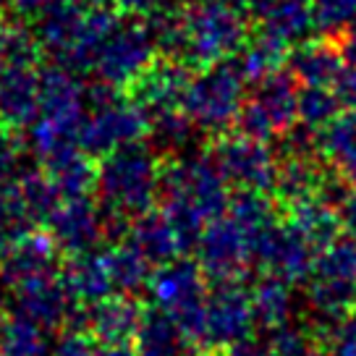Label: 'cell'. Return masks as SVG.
I'll return each mask as SVG.
<instances>
[{
  "mask_svg": "<svg viewBox=\"0 0 356 356\" xmlns=\"http://www.w3.org/2000/svg\"><path fill=\"white\" fill-rule=\"evenodd\" d=\"M228 186L210 155H178L163 165L160 210L176 225L186 252L197 246L204 225L228 212L234 197Z\"/></svg>",
  "mask_w": 356,
  "mask_h": 356,
  "instance_id": "cell-1",
  "label": "cell"
},
{
  "mask_svg": "<svg viewBox=\"0 0 356 356\" xmlns=\"http://www.w3.org/2000/svg\"><path fill=\"white\" fill-rule=\"evenodd\" d=\"M163 189V163L147 145L123 147L97 165V194L105 215L134 220L155 210Z\"/></svg>",
  "mask_w": 356,
  "mask_h": 356,
  "instance_id": "cell-2",
  "label": "cell"
},
{
  "mask_svg": "<svg viewBox=\"0 0 356 356\" xmlns=\"http://www.w3.org/2000/svg\"><path fill=\"white\" fill-rule=\"evenodd\" d=\"M307 304L314 333L325 348L327 335L354 317L356 309V238L341 236L314 259L307 280Z\"/></svg>",
  "mask_w": 356,
  "mask_h": 356,
  "instance_id": "cell-3",
  "label": "cell"
},
{
  "mask_svg": "<svg viewBox=\"0 0 356 356\" xmlns=\"http://www.w3.org/2000/svg\"><path fill=\"white\" fill-rule=\"evenodd\" d=\"M152 307L163 309L194 348H207V278L197 259L178 257L155 267L149 280Z\"/></svg>",
  "mask_w": 356,
  "mask_h": 356,
  "instance_id": "cell-4",
  "label": "cell"
},
{
  "mask_svg": "<svg viewBox=\"0 0 356 356\" xmlns=\"http://www.w3.org/2000/svg\"><path fill=\"white\" fill-rule=\"evenodd\" d=\"M149 136V115L136 102L115 97V89L97 87L89 92V113L79 129V147L89 157H108L123 147L142 145Z\"/></svg>",
  "mask_w": 356,
  "mask_h": 356,
  "instance_id": "cell-5",
  "label": "cell"
},
{
  "mask_svg": "<svg viewBox=\"0 0 356 356\" xmlns=\"http://www.w3.org/2000/svg\"><path fill=\"white\" fill-rule=\"evenodd\" d=\"M186 22V42H184V63L197 66H218L228 58L238 56V50L249 40V24L244 11L202 0L184 8Z\"/></svg>",
  "mask_w": 356,
  "mask_h": 356,
  "instance_id": "cell-6",
  "label": "cell"
},
{
  "mask_svg": "<svg viewBox=\"0 0 356 356\" xmlns=\"http://www.w3.org/2000/svg\"><path fill=\"white\" fill-rule=\"evenodd\" d=\"M246 81L241 79L234 63H218V66L202 68L184 95V113L197 126V131L222 134L236 126L238 113L246 102Z\"/></svg>",
  "mask_w": 356,
  "mask_h": 356,
  "instance_id": "cell-7",
  "label": "cell"
},
{
  "mask_svg": "<svg viewBox=\"0 0 356 356\" xmlns=\"http://www.w3.org/2000/svg\"><path fill=\"white\" fill-rule=\"evenodd\" d=\"M299 81L291 76V71H278L259 81L238 113V134L267 142L278 134L286 136L293 131L299 123Z\"/></svg>",
  "mask_w": 356,
  "mask_h": 356,
  "instance_id": "cell-8",
  "label": "cell"
},
{
  "mask_svg": "<svg viewBox=\"0 0 356 356\" xmlns=\"http://www.w3.org/2000/svg\"><path fill=\"white\" fill-rule=\"evenodd\" d=\"M155 56L157 44L147 24H139L134 19L123 24L118 22L108 42L102 44L92 74L100 79L102 87H111L115 92L131 89L157 60Z\"/></svg>",
  "mask_w": 356,
  "mask_h": 356,
  "instance_id": "cell-9",
  "label": "cell"
},
{
  "mask_svg": "<svg viewBox=\"0 0 356 356\" xmlns=\"http://www.w3.org/2000/svg\"><path fill=\"white\" fill-rule=\"evenodd\" d=\"M210 157L222 178L236 189L267 191L275 186L280 160L262 139L246 134H222L212 147Z\"/></svg>",
  "mask_w": 356,
  "mask_h": 356,
  "instance_id": "cell-10",
  "label": "cell"
},
{
  "mask_svg": "<svg viewBox=\"0 0 356 356\" xmlns=\"http://www.w3.org/2000/svg\"><path fill=\"white\" fill-rule=\"evenodd\" d=\"M194 254L207 280L234 283L246 278L254 262V244L228 215H222L210 225H204L194 246Z\"/></svg>",
  "mask_w": 356,
  "mask_h": 356,
  "instance_id": "cell-11",
  "label": "cell"
},
{
  "mask_svg": "<svg viewBox=\"0 0 356 356\" xmlns=\"http://www.w3.org/2000/svg\"><path fill=\"white\" fill-rule=\"evenodd\" d=\"M50 238L56 241L60 254L76 257L100 249L108 236V215L92 197H68L44 220Z\"/></svg>",
  "mask_w": 356,
  "mask_h": 356,
  "instance_id": "cell-12",
  "label": "cell"
},
{
  "mask_svg": "<svg viewBox=\"0 0 356 356\" xmlns=\"http://www.w3.org/2000/svg\"><path fill=\"white\" fill-rule=\"evenodd\" d=\"M257 327L244 280L215 283L207 296V351H228L252 338Z\"/></svg>",
  "mask_w": 356,
  "mask_h": 356,
  "instance_id": "cell-13",
  "label": "cell"
},
{
  "mask_svg": "<svg viewBox=\"0 0 356 356\" xmlns=\"http://www.w3.org/2000/svg\"><path fill=\"white\" fill-rule=\"evenodd\" d=\"M314 259L317 252L289 218L267 228L254 241V262L265 270V275L289 280L291 286L309 280Z\"/></svg>",
  "mask_w": 356,
  "mask_h": 356,
  "instance_id": "cell-14",
  "label": "cell"
},
{
  "mask_svg": "<svg viewBox=\"0 0 356 356\" xmlns=\"http://www.w3.org/2000/svg\"><path fill=\"white\" fill-rule=\"evenodd\" d=\"M13 291V304L19 314L29 317L32 323L42 325L44 330H66L74 327L79 320V314L84 307H79L71 291L63 283L60 270L42 275V278L26 280L22 286H16Z\"/></svg>",
  "mask_w": 356,
  "mask_h": 356,
  "instance_id": "cell-15",
  "label": "cell"
},
{
  "mask_svg": "<svg viewBox=\"0 0 356 356\" xmlns=\"http://www.w3.org/2000/svg\"><path fill=\"white\" fill-rule=\"evenodd\" d=\"M89 113V92L81 87L74 71L50 66L40 74V115L37 121L58 131L79 136V129Z\"/></svg>",
  "mask_w": 356,
  "mask_h": 356,
  "instance_id": "cell-16",
  "label": "cell"
},
{
  "mask_svg": "<svg viewBox=\"0 0 356 356\" xmlns=\"http://www.w3.org/2000/svg\"><path fill=\"white\" fill-rule=\"evenodd\" d=\"M58 270H60V249L47 231L26 234L0 259V278L8 289H16L26 280L42 278Z\"/></svg>",
  "mask_w": 356,
  "mask_h": 356,
  "instance_id": "cell-17",
  "label": "cell"
},
{
  "mask_svg": "<svg viewBox=\"0 0 356 356\" xmlns=\"http://www.w3.org/2000/svg\"><path fill=\"white\" fill-rule=\"evenodd\" d=\"M191 84V74L184 60L163 58L155 60L145 76L134 84V102L152 115L157 111H170L184 105V95Z\"/></svg>",
  "mask_w": 356,
  "mask_h": 356,
  "instance_id": "cell-18",
  "label": "cell"
},
{
  "mask_svg": "<svg viewBox=\"0 0 356 356\" xmlns=\"http://www.w3.org/2000/svg\"><path fill=\"white\" fill-rule=\"evenodd\" d=\"M145 307L134 296L113 293L84 309V330L97 343H131L142 325Z\"/></svg>",
  "mask_w": 356,
  "mask_h": 356,
  "instance_id": "cell-19",
  "label": "cell"
},
{
  "mask_svg": "<svg viewBox=\"0 0 356 356\" xmlns=\"http://www.w3.org/2000/svg\"><path fill=\"white\" fill-rule=\"evenodd\" d=\"M40 115V74L34 68H0V129L22 131Z\"/></svg>",
  "mask_w": 356,
  "mask_h": 356,
  "instance_id": "cell-20",
  "label": "cell"
},
{
  "mask_svg": "<svg viewBox=\"0 0 356 356\" xmlns=\"http://www.w3.org/2000/svg\"><path fill=\"white\" fill-rule=\"evenodd\" d=\"M346 68L341 44L333 40H304L289 56L291 76L301 87H335V81Z\"/></svg>",
  "mask_w": 356,
  "mask_h": 356,
  "instance_id": "cell-21",
  "label": "cell"
},
{
  "mask_svg": "<svg viewBox=\"0 0 356 356\" xmlns=\"http://www.w3.org/2000/svg\"><path fill=\"white\" fill-rule=\"evenodd\" d=\"M84 16H87V8L74 0H56L40 16H34L37 19V26H34L37 42L42 47V53L56 58L58 66L66 60L71 47L76 44Z\"/></svg>",
  "mask_w": 356,
  "mask_h": 356,
  "instance_id": "cell-22",
  "label": "cell"
},
{
  "mask_svg": "<svg viewBox=\"0 0 356 356\" xmlns=\"http://www.w3.org/2000/svg\"><path fill=\"white\" fill-rule=\"evenodd\" d=\"M249 13L262 32L286 44L304 42L314 26L312 0H249Z\"/></svg>",
  "mask_w": 356,
  "mask_h": 356,
  "instance_id": "cell-23",
  "label": "cell"
},
{
  "mask_svg": "<svg viewBox=\"0 0 356 356\" xmlns=\"http://www.w3.org/2000/svg\"><path fill=\"white\" fill-rule=\"evenodd\" d=\"M60 275L79 307H92V304L113 296V291H115L111 267H108V254L102 249L68 257Z\"/></svg>",
  "mask_w": 356,
  "mask_h": 356,
  "instance_id": "cell-24",
  "label": "cell"
},
{
  "mask_svg": "<svg viewBox=\"0 0 356 356\" xmlns=\"http://www.w3.org/2000/svg\"><path fill=\"white\" fill-rule=\"evenodd\" d=\"M126 238L155 267L168 265L178 257H184V252H186L176 225L168 220V215L163 210H149L139 218H134Z\"/></svg>",
  "mask_w": 356,
  "mask_h": 356,
  "instance_id": "cell-25",
  "label": "cell"
},
{
  "mask_svg": "<svg viewBox=\"0 0 356 356\" xmlns=\"http://www.w3.org/2000/svg\"><path fill=\"white\" fill-rule=\"evenodd\" d=\"M330 176V170L317 165L312 155H283L278 163V176H275V200L291 210L296 204H304L309 200L323 197V186Z\"/></svg>",
  "mask_w": 356,
  "mask_h": 356,
  "instance_id": "cell-26",
  "label": "cell"
},
{
  "mask_svg": "<svg viewBox=\"0 0 356 356\" xmlns=\"http://www.w3.org/2000/svg\"><path fill=\"white\" fill-rule=\"evenodd\" d=\"M314 149L333 165L343 184L356 191V111L341 113L314 136Z\"/></svg>",
  "mask_w": 356,
  "mask_h": 356,
  "instance_id": "cell-27",
  "label": "cell"
},
{
  "mask_svg": "<svg viewBox=\"0 0 356 356\" xmlns=\"http://www.w3.org/2000/svg\"><path fill=\"white\" fill-rule=\"evenodd\" d=\"M136 356H191L194 346L184 338L178 325L157 307H145L142 325L134 338Z\"/></svg>",
  "mask_w": 356,
  "mask_h": 356,
  "instance_id": "cell-28",
  "label": "cell"
},
{
  "mask_svg": "<svg viewBox=\"0 0 356 356\" xmlns=\"http://www.w3.org/2000/svg\"><path fill=\"white\" fill-rule=\"evenodd\" d=\"M6 197L26 212V218L37 225L50 218V212L58 207V202L63 200L58 191L56 181L47 176V170H24L13 184L3 186Z\"/></svg>",
  "mask_w": 356,
  "mask_h": 356,
  "instance_id": "cell-29",
  "label": "cell"
},
{
  "mask_svg": "<svg viewBox=\"0 0 356 356\" xmlns=\"http://www.w3.org/2000/svg\"><path fill=\"white\" fill-rule=\"evenodd\" d=\"M249 296H252V312H254L257 327H262L265 333L291 323L296 299H293V286L289 280L275 278V275H262L249 289Z\"/></svg>",
  "mask_w": 356,
  "mask_h": 356,
  "instance_id": "cell-30",
  "label": "cell"
},
{
  "mask_svg": "<svg viewBox=\"0 0 356 356\" xmlns=\"http://www.w3.org/2000/svg\"><path fill=\"white\" fill-rule=\"evenodd\" d=\"M289 220L299 228V234L309 241V246L320 254L325 246H330L335 238H341L343 220L335 204L325 202L323 197L296 204L289 210Z\"/></svg>",
  "mask_w": 356,
  "mask_h": 356,
  "instance_id": "cell-31",
  "label": "cell"
},
{
  "mask_svg": "<svg viewBox=\"0 0 356 356\" xmlns=\"http://www.w3.org/2000/svg\"><path fill=\"white\" fill-rule=\"evenodd\" d=\"M118 26V19L113 16L108 8H87L81 32L76 37V44L71 47L68 58L60 63L63 68L81 74V71H92L97 58H100L102 44L108 42V37L113 34V29Z\"/></svg>",
  "mask_w": 356,
  "mask_h": 356,
  "instance_id": "cell-32",
  "label": "cell"
},
{
  "mask_svg": "<svg viewBox=\"0 0 356 356\" xmlns=\"http://www.w3.org/2000/svg\"><path fill=\"white\" fill-rule=\"evenodd\" d=\"M289 44L270 37V34L259 32L257 37L246 40V44L238 50L234 66L238 68V74L246 84H259L265 81L267 76L283 71V63L289 60V53H286Z\"/></svg>",
  "mask_w": 356,
  "mask_h": 356,
  "instance_id": "cell-33",
  "label": "cell"
},
{
  "mask_svg": "<svg viewBox=\"0 0 356 356\" xmlns=\"http://www.w3.org/2000/svg\"><path fill=\"white\" fill-rule=\"evenodd\" d=\"M105 254H108V267H111V278L115 291H121L126 296H136L139 291L149 289L155 265L129 238L111 244L105 249Z\"/></svg>",
  "mask_w": 356,
  "mask_h": 356,
  "instance_id": "cell-34",
  "label": "cell"
},
{
  "mask_svg": "<svg viewBox=\"0 0 356 356\" xmlns=\"http://www.w3.org/2000/svg\"><path fill=\"white\" fill-rule=\"evenodd\" d=\"M50 346L42 325L19 312L0 314V356H47Z\"/></svg>",
  "mask_w": 356,
  "mask_h": 356,
  "instance_id": "cell-35",
  "label": "cell"
},
{
  "mask_svg": "<svg viewBox=\"0 0 356 356\" xmlns=\"http://www.w3.org/2000/svg\"><path fill=\"white\" fill-rule=\"evenodd\" d=\"M225 215L252 238V244L265 234L267 228H273V225L278 222L275 204H273V200L267 197L265 191L238 189L234 197H231V204H228V212H225Z\"/></svg>",
  "mask_w": 356,
  "mask_h": 356,
  "instance_id": "cell-36",
  "label": "cell"
},
{
  "mask_svg": "<svg viewBox=\"0 0 356 356\" xmlns=\"http://www.w3.org/2000/svg\"><path fill=\"white\" fill-rule=\"evenodd\" d=\"M47 170V176L56 181L60 197H92V191L97 189V168L92 165V157L84 149H76L68 157L53 163Z\"/></svg>",
  "mask_w": 356,
  "mask_h": 356,
  "instance_id": "cell-37",
  "label": "cell"
},
{
  "mask_svg": "<svg viewBox=\"0 0 356 356\" xmlns=\"http://www.w3.org/2000/svg\"><path fill=\"white\" fill-rule=\"evenodd\" d=\"M197 126L184 113V108H170V111H157L149 115V136L157 149L170 152V155H184V149L194 139Z\"/></svg>",
  "mask_w": 356,
  "mask_h": 356,
  "instance_id": "cell-38",
  "label": "cell"
},
{
  "mask_svg": "<svg viewBox=\"0 0 356 356\" xmlns=\"http://www.w3.org/2000/svg\"><path fill=\"white\" fill-rule=\"evenodd\" d=\"M42 56L34 29L24 24H0V68H34Z\"/></svg>",
  "mask_w": 356,
  "mask_h": 356,
  "instance_id": "cell-39",
  "label": "cell"
},
{
  "mask_svg": "<svg viewBox=\"0 0 356 356\" xmlns=\"http://www.w3.org/2000/svg\"><path fill=\"white\" fill-rule=\"evenodd\" d=\"M341 100L330 87H304L299 92V123L309 134H320L341 115Z\"/></svg>",
  "mask_w": 356,
  "mask_h": 356,
  "instance_id": "cell-40",
  "label": "cell"
},
{
  "mask_svg": "<svg viewBox=\"0 0 356 356\" xmlns=\"http://www.w3.org/2000/svg\"><path fill=\"white\" fill-rule=\"evenodd\" d=\"M267 348L273 356H317L323 343L312 325L286 323L267 333Z\"/></svg>",
  "mask_w": 356,
  "mask_h": 356,
  "instance_id": "cell-41",
  "label": "cell"
},
{
  "mask_svg": "<svg viewBox=\"0 0 356 356\" xmlns=\"http://www.w3.org/2000/svg\"><path fill=\"white\" fill-rule=\"evenodd\" d=\"M314 26L327 34H343L356 24V0H312Z\"/></svg>",
  "mask_w": 356,
  "mask_h": 356,
  "instance_id": "cell-42",
  "label": "cell"
},
{
  "mask_svg": "<svg viewBox=\"0 0 356 356\" xmlns=\"http://www.w3.org/2000/svg\"><path fill=\"white\" fill-rule=\"evenodd\" d=\"M29 145H24L19 131L0 129V186H8L24 173V157Z\"/></svg>",
  "mask_w": 356,
  "mask_h": 356,
  "instance_id": "cell-43",
  "label": "cell"
},
{
  "mask_svg": "<svg viewBox=\"0 0 356 356\" xmlns=\"http://www.w3.org/2000/svg\"><path fill=\"white\" fill-rule=\"evenodd\" d=\"M95 351H97V341L87 330L66 327L56 338V343L50 346V354L47 356H95Z\"/></svg>",
  "mask_w": 356,
  "mask_h": 356,
  "instance_id": "cell-44",
  "label": "cell"
},
{
  "mask_svg": "<svg viewBox=\"0 0 356 356\" xmlns=\"http://www.w3.org/2000/svg\"><path fill=\"white\" fill-rule=\"evenodd\" d=\"M327 356H356V317L335 327L325 341Z\"/></svg>",
  "mask_w": 356,
  "mask_h": 356,
  "instance_id": "cell-45",
  "label": "cell"
},
{
  "mask_svg": "<svg viewBox=\"0 0 356 356\" xmlns=\"http://www.w3.org/2000/svg\"><path fill=\"white\" fill-rule=\"evenodd\" d=\"M333 92L338 95V100L343 108L348 111H356V66L346 63V68L341 71V76L335 81Z\"/></svg>",
  "mask_w": 356,
  "mask_h": 356,
  "instance_id": "cell-46",
  "label": "cell"
},
{
  "mask_svg": "<svg viewBox=\"0 0 356 356\" xmlns=\"http://www.w3.org/2000/svg\"><path fill=\"white\" fill-rule=\"evenodd\" d=\"M165 0H113V6L129 19H149L163 8Z\"/></svg>",
  "mask_w": 356,
  "mask_h": 356,
  "instance_id": "cell-47",
  "label": "cell"
},
{
  "mask_svg": "<svg viewBox=\"0 0 356 356\" xmlns=\"http://www.w3.org/2000/svg\"><path fill=\"white\" fill-rule=\"evenodd\" d=\"M341 220H343V231H348V236L356 238V191H351L343 202H341Z\"/></svg>",
  "mask_w": 356,
  "mask_h": 356,
  "instance_id": "cell-48",
  "label": "cell"
},
{
  "mask_svg": "<svg viewBox=\"0 0 356 356\" xmlns=\"http://www.w3.org/2000/svg\"><path fill=\"white\" fill-rule=\"evenodd\" d=\"M222 356H273L270 354V348L267 343H257V341H244V343H236L234 348H228V351H222Z\"/></svg>",
  "mask_w": 356,
  "mask_h": 356,
  "instance_id": "cell-49",
  "label": "cell"
},
{
  "mask_svg": "<svg viewBox=\"0 0 356 356\" xmlns=\"http://www.w3.org/2000/svg\"><path fill=\"white\" fill-rule=\"evenodd\" d=\"M341 53H343V60L356 66V24H351L343 34H341Z\"/></svg>",
  "mask_w": 356,
  "mask_h": 356,
  "instance_id": "cell-50",
  "label": "cell"
},
{
  "mask_svg": "<svg viewBox=\"0 0 356 356\" xmlns=\"http://www.w3.org/2000/svg\"><path fill=\"white\" fill-rule=\"evenodd\" d=\"M8 3H11L22 16H40L47 6L56 3V0H8Z\"/></svg>",
  "mask_w": 356,
  "mask_h": 356,
  "instance_id": "cell-51",
  "label": "cell"
},
{
  "mask_svg": "<svg viewBox=\"0 0 356 356\" xmlns=\"http://www.w3.org/2000/svg\"><path fill=\"white\" fill-rule=\"evenodd\" d=\"M95 356H136L129 343H97Z\"/></svg>",
  "mask_w": 356,
  "mask_h": 356,
  "instance_id": "cell-52",
  "label": "cell"
},
{
  "mask_svg": "<svg viewBox=\"0 0 356 356\" xmlns=\"http://www.w3.org/2000/svg\"><path fill=\"white\" fill-rule=\"evenodd\" d=\"M202 3V0H200ZM210 3H220V6H231V8H238V11H244L249 8V0H210Z\"/></svg>",
  "mask_w": 356,
  "mask_h": 356,
  "instance_id": "cell-53",
  "label": "cell"
},
{
  "mask_svg": "<svg viewBox=\"0 0 356 356\" xmlns=\"http://www.w3.org/2000/svg\"><path fill=\"white\" fill-rule=\"evenodd\" d=\"M74 3L84 6V8H102V3H105V0H74Z\"/></svg>",
  "mask_w": 356,
  "mask_h": 356,
  "instance_id": "cell-54",
  "label": "cell"
},
{
  "mask_svg": "<svg viewBox=\"0 0 356 356\" xmlns=\"http://www.w3.org/2000/svg\"><path fill=\"white\" fill-rule=\"evenodd\" d=\"M3 286H6V283H3V278H0V309H3V304H6V293H3Z\"/></svg>",
  "mask_w": 356,
  "mask_h": 356,
  "instance_id": "cell-55",
  "label": "cell"
},
{
  "mask_svg": "<svg viewBox=\"0 0 356 356\" xmlns=\"http://www.w3.org/2000/svg\"><path fill=\"white\" fill-rule=\"evenodd\" d=\"M200 356H222V351H204V354Z\"/></svg>",
  "mask_w": 356,
  "mask_h": 356,
  "instance_id": "cell-56",
  "label": "cell"
},
{
  "mask_svg": "<svg viewBox=\"0 0 356 356\" xmlns=\"http://www.w3.org/2000/svg\"><path fill=\"white\" fill-rule=\"evenodd\" d=\"M6 6H8V0H0V11H3V8H6Z\"/></svg>",
  "mask_w": 356,
  "mask_h": 356,
  "instance_id": "cell-57",
  "label": "cell"
},
{
  "mask_svg": "<svg viewBox=\"0 0 356 356\" xmlns=\"http://www.w3.org/2000/svg\"><path fill=\"white\" fill-rule=\"evenodd\" d=\"M3 257H6V249H3V244H0V259H3Z\"/></svg>",
  "mask_w": 356,
  "mask_h": 356,
  "instance_id": "cell-58",
  "label": "cell"
},
{
  "mask_svg": "<svg viewBox=\"0 0 356 356\" xmlns=\"http://www.w3.org/2000/svg\"><path fill=\"white\" fill-rule=\"evenodd\" d=\"M0 200H3V186H0Z\"/></svg>",
  "mask_w": 356,
  "mask_h": 356,
  "instance_id": "cell-59",
  "label": "cell"
},
{
  "mask_svg": "<svg viewBox=\"0 0 356 356\" xmlns=\"http://www.w3.org/2000/svg\"><path fill=\"white\" fill-rule=\"evenodd\" d=\"M317 356H325V354H323V351H320V354H317Z\"/></svg>",
  "mask_w": 356,
  "mask_h": 356,
  "instance_id": "cell-60",
  "label": "cell"
},
{
  "mask_svg": "<svg viewBox=\"0 0 356 356\" xmlns=\"http://www.w3.org/2000/svg\"><path fill=\"white\" fill-rule=\"evenodd\" d=\"M354 317H356V309H354Z\"/></svg>",
  "mask_w": 356,
  "mask_h": 356,
  "instance_id": "cell-61",
  "label": "cell"
}]
</instances>
